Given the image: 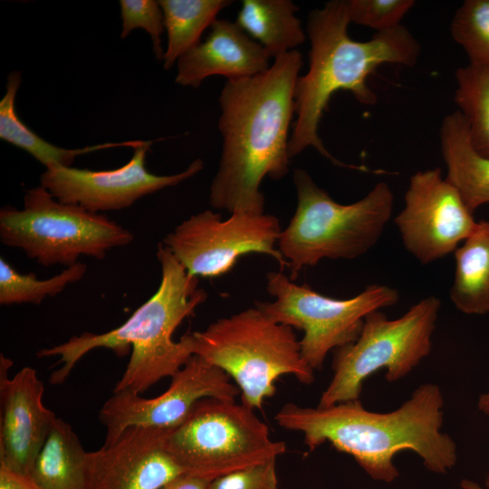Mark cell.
Returning <instances> with one entry per match:
<instances>
[{"label": "cell", "instance_id": "6", "mask_svg": "<svg viewBox=\"0 0 489 489\" xmlns=\"http://www.w3.org/2000/svg\"><path fill=\"white\" fill-rule=\"evenodd\" d=\"M194 355L223 369L242 393V404L260 408L276 392L275 381L285 374L301 383L314 380L304 361L293 328L276 322L257 306L220 318L194 331Z\"/></svg>", "mask_w": 489, "mask_h": 489}, {"label": "cell", "instance_id": "28", "mask_svg": "<svg viewBox=\"0 0 489 489\" xmlns=\"http://www.w3.org/2000/svg\"><path fill=\"white\" fill-rule=\"evenodd\" d=\"M122 18L121 38L126 37L133 29L146 30L153 43V52L158 60H163L165 52L161 47V34L165 29L164 16L158 1L154 0H120Z\"/></svg>", "mask_w": 489, "mask_h": 489}, {"label": "cell", "instance_id": "25", "mask_svg": "<svg viewBox=\"0 0 489 489\" xmlns=\"http://www.w3.org/2000/svg\"><path fill=\"white\" fill-rule=\"evenodd\" d=\"M87 265L77 263L62 273L45 280H39L35 273H21L3 257L0 259V304H39L47 297L62 292L69 284L80 281Z\"/></svg>", "mask_w": 489, "mask_h": 489}, {"label": "cell", "instance_id": "13", "mask_svg": "<svg viewBox=\"0 0 489 489\" xmlns=\"http://www.w3.org/2000/svg\"><path fill=\"white\" fill-rule=\"evenodd\" d=\"M404 202L394 222L405 248L422 264L455 252L477 224L438 168L415 173Z\"/></svg>", "mask_w": 489, "mask_h": 489}, {"label": "cell", "instance_id": "33", "mask_svg": "<svg viewBox=\"0 0 489 489\" xmlns=\"http://www.w3.org/2000/svg\"><path fill=\"white\" fill-rule=\"evenodd\" d=\"M461 489H484L479 484L470 479H462L460 482Z\"/></svg>", "mask_w": 489, "mask_h": 489}, {"label": "cell", "instance_id": "22", "mask_svg": "<svg viewBox=\"0 0 489 489\" xmlns=\"http://www.w3.org/2000/svg\"><path fill=\"white\" fill-rule=\"evenodd\" d=\"M20 83V72H12L7 78L5 94L0 101V138L27 151L46 168H70L76 157L82 154L120 146L134 149L141 143L140 140L105 143L76 149L56 147L33 132L17 116L14 101Z\"/></svg>", "mask_w": 489, "mask_h": 489}, {"label": "cell", "instance_id": "10", "mask_svg": "<svg viewBox=\"0 0 489 489\" xmlns=\"http://www.w3.org/2000/svg\"><path fill=\"white\" fill-rule=\"evenodd\" d=\"M267 292L273 302H255V306L276 322L302 330L300 340L304 361L321 369L327 354L354 342L365 317L371 312L392 306L399 292L388 285L370 284L350 299H335L297 284L282 272L266 274Z\"/></svg>", "mask_w": 489, "mask_h": 489}, {"label": "cell", "instance_id": "14", "mask_svg": "<svg viewBox=\"0 0 489 489\" xmlns=\"http://www.w3.org/2000/svg\"><path fill=\"white\" fill-rule=\"evenodd\" d=\"M152 143L153 140L142 141L134 148L129 162L112 170L48 168L41 175V186L62 203L98 213L127 208L140 197L176 186L203 168L202 159L197 158L180 173L152 174L145 167L146 155Z\"/></svg>", "mask_w": 489, "mask_h": 489}, {"label": "cell", "instance_id": "15", "mask_svg": "<svg viewBox=\"0 0 489 489\" xmlns=\"http://www.w3.org/2000/svg\"><path fill=\"white\" fill-rule=\"evenodd\" d=\"M12 360L0 355V464L30 475L57 417L43 402L36 370L24 367L12 378Z\"/></svg>", "mask_w": 489, "mask_h": 489}, {"label": "cell", "instance_id": "16", "mask_svg": "<svg viewBox=\"0 0 489 489\" xmlns=\"http://www.w3.org/2000/svg\"><path fill=\"white\" fill-rule=\"evenodd\" d=\"M168 429L135 426L87 454L88 489H160L185 473L166 450Z\"/></svg>", "mask_w": 489, "mask_h": 489}, {"label": "cell", "instance_id": "23", "mask_svg": "<svg viewBox=\"0 0 489 489\" xmlns=\"http://www.w3.org/2000/svg\"><path fill=\"white\" fill-rule=\"evenodd\" d=\"M168 34L164 69H170L183 54L199 43L203 32L232 4L228 0H160Z\"/></svg>", "mask_w": 489, "mask_h": 489}, {"label": "cell", "instance_id": "2", "mask_svg": "<svg viewBox=\"0 0 489 489\" xmlns=\"http://www.w3.org/2000/svg\"><path fill=\"white\" fill-rule=\"evenodd\" d=\"M443 407L439 387L425 383L391 412L367 410L360 399L329 408L287 403L274 419L281 427L302 433L310 451L329 442L373 480L391 483L399 476L393 459L401 451L415 452L433 473L446 474L455 465L456 445L441 431Z\"/></svg>", "mask_w": 489, "mask_h": 489}, {"label": "cell", "instance_id": "18", "mask_svg": "<svg viewBox=\"0 0 489 489\" xmlns=\"http://www.w3.org/2000/svg\"><path fill=\"white\" fill-rule=\"evenodd\" d=\"M439 137L447 169L446 179L474 213L489 203V157L473 147L467 124L458 110L443 119Z\"/></svg>", "mask_w": 489, "mask_h": 489}, {"label": "cell", "instance_id": "7", "mask_svg": "<svg viewBox=\"0 0 489 489\" xmlns=\"http://www.w3.org/2000/svg\"><path fill=\"white\" fill-rule=\"evenodd\" d=\"M133 235L99 213L57 200L43 186L29 189L24 206L0 210V240L43 266L70 267L82 255L103 259L112 248L128 245Z\"/></svg>", "mask_w": 489, "mask_h": 489}, {"label": "cell", "instance_id": "26", "mask_svg": "<svg viewBox=\"0 0 489 489\" xmlns=\"http://www.w3.org/2000/svg\"><path fill=\"white\" fill-rule=\"evenodd\" d=\"M450 31L469 64L489 69V0H465L455 11Z\"/></svg>", "mask_w": 489, "mask_h": 489}, {"label": "cell", "instance_id": "19", "mask_svg": "<svg viewBox=\"0 0 489 489\" xmlns=\"http://www.w3.org/2000/svg\"><path fill=\"white\" fill-rule=\"evenodd\" d=\"M87 454L71 425L57 417L29 475L40 489H88Z\"/></svg>", "mask_w": 489, "mask_h": 489}, {"label": "cell", "instance_id": "5", "mask_svg": "<svg viewBox=\"0 0 489 489\" xmlns=\"http://www.w3.org/2000/svg\"><path fill=\"white\" fill-rule=\"evenodd\" d=\"M297 206L277 247L291 270V280L304 267L322 259H355L370 250L389 221L394 196L379 182L361 199L342 205L334 201L302 169L293 171Z\"/></svg>", "mask_w": 489, "mask_h": 489}, {"label": "cell", "instance_id": "8", "mask_svg": "<svg viewBox=\"0 0 489 489\" xmlns=\"http://www.w3.org/2000/svg\"><path fill=\"white\" fill-rule=\"evenodd\" d=\"M164 446L186 474L210 481L287 449L283 441L270 438L253 408L216 398L198 400L180 424L167 430Z\"/></svg>", "mask_w": 489, "mask_h": 489}, {"label": "cell", "instance_id": "3", "mask_svg": "<svg viewBox=\"0 0 489 489\" xmlns=\"http://www.w3.org/2000/svg\"><path fill=\"white\" fill-rule=\"evenodd\" d=\"M350 24L347 0L330 1L308 15L309 69L294 87L296 120L288 153L292 158L312 147L337 166L367 171L363 166L340 161L327 150L318 131L321 116L338 91H350L363 105H374L377 95L367 84L369 75L384 63L415 65L421 47L401 24L359 42L349 36Z\"/></svg>", "mask_w": 489, "mask_h": 489}, {"label": "cell", "instance_id": "27", "mask_svg": "<svg viewBox=\"0 0 489 489\" xmlns=\"http://www.w3.org/2000/svg\"><path fill=\"white\" fill-rule=\"evenodd\" d=\"M414 5L413 0H347L350 24L375 29L377 33L400 25Z\"/></svg>", "mask_w": 489, "mask_h": 489}, {"label": "cell", "instance_id": "29", "mask_svg": "<svg viewBox=\"0 0 489 489\" xmlns=\"http://www.w3.org/2000/svg\"><path fill=\"white\" fill-rule=\"evenodd\" d=\"M276 458L219 476L210 489H277Z\"/></svg>", "mask_w": 489, "mask_h": 489}, {"label": "cell", "instance_id": "31", "mask_svg": "<svg viewBox=\"0 0 489 489\" xmlns=\"http://www.w3.org/2000/svg\"><path fill=\"white\" fill-rule=\"evenodd\" d=\"M210 483L208 479L183 473L160 489H210Z\"/></svg>", "mask_w": 489, "mask_h": 489}, {"label": "cell", "instance_id": "34", "mask_svg": "<svg viewBox=\"0 0 489 489\" xmlns=\"http://www.w3.org/2000/svg\"><path fill=\"white\" fill-rule=\"evenodd\" d=\"M489 489V488H488Z\"/></svg>", "mask_w": 489, "mask_h": 489}, {"label": "cell", "instance_id": "17", "mask_svg": "<svg viewBox=\"0 0 489 489\" xmlns=\"http://www.w3.org/2000/svg\"><path fill=\"white\" fill-rule=\"evenodd\" d=\"M264 47L236 23L216 19L207 38L177 60L176 82L197 88L207 77L227 80L253 77L270 68Z\"/></svg>", "mask_w": 489, "mask_h": 489}, {"label": "cell", "instance_id": "9", "mask_svg": "<svg viewBox=\"0 0 489 489\" xmlns=\"http://www.w3.org/2000/svg\"><path fill=\"white\" fill-rule=\"evenodd\" d=\"M440 305L428 296L395 320L379 310L369 313L359 338L333 350V377L317 407L359 400L364 381L382 369L388 382L407 376L430 353Z\"/></svg>", "mask_w": 489, "mask_h": 489}, {"label": "cell", "instance_id": "24", "mask_svg": "<svg viewBox=\"0 0 489 489\" xmlns=\"http://www.w3.org/2000/svg\"><path fill=\"white\" fill-rule=\"evenodd\" d=\"M455 102L464 117L473 147L489 157V69L467 64L455 72Z\"/></svg>", "mask_w": 489, "mask_h": 489}, {"label": "cell", "instance_id": "32", "mask_svg": "<svg viewBox=\"0 0 489 489\" xmlns=\"http://www.w3.org/2000/svg\"><path fill=\"white\" fill-rule=\"evenodd\" d=\"M477 408L481 412L489 416V391L479 396ZM485 485L489 488V474L485 481Z\"/></svg>", "mask_w": 489, "mask_h": 489}, {"label": "cell", "instance_id": "20", "mask_svg": "<svg viewBox=\"0 0 489 489\" xmlns=\"http://www.w3.org/2000/svg\"><path fill=\"white\" fill-rule=\"evenodd\" d=\"M455 274L449 295L463 313L489 312V221L477 222L471 235L454 252Z\"/></svg>", "mask_w": 489, "mask_h": 489}, {"label": "cell", "instance_id": "12", "mask_svg": "<svg viewBox=\"0 0 489 489\" xmlns=\"http://www.w3.org/2000/svg\"><path fill=\"white\" fill-rule=\"evenodd\" d=\"M221 369L193 355L171 377L166 391L150 398L130 391L112 392L99 418L106 428L104 445L113 443L130 427L172 428L180 424L194 405L205 398L235 400L241 392Z\"/></svg>", "mask_w": 489, "mask_h": 489}, {"label": "cell", "instance_id": "30", "mask_svg": "<svg viewBox=\"0 0 489 489\" xmlns=\"http://www.w3.org/2000/svg\"><path fill=\"white\" fill-rule=\"evenodd\" d=\"M0 489H40L29 475L11 470L0 464Z\"/></svg>", "mask_w": 489, "mask_h": 489}, {"label": "cell", "instance_id": "1", "mask_svg": "<svg viewBox=\"0 0 489 489\" xmlns=\"http://www.w3.org/2000/svg\"><path fill=\"white\" fill-rule=\"evenodd\" d=\"M302 65V53L293 50L274 58L264 72L226 80L219 96L222 153L209 195L214 208L264 213L262 180L289 172L293 92Z\"/></svg>", "mask_w": 489, "mask_h": 489}, {"label": "cell", "instance_id": "21", "mask_svg": "<svg viewBox=\"0 0 489 489\" xmlns=\"http://www.w3.org/2000/svg\"><path fill=\"white\" fill-rule=\"evenodd\" d=\"M297 11L290 0H244L235 23L274 59L306 39Z\"/></svg>", "mask_w": 489, "mask_h": 489}, {"label": "cell", "instance_id": "11", "mask_svg": "<svg viewBox=\"0 0 489 489\" xmlns=\"http://www.w3.org/2000/svg\"><path fill=\"white\" fill-rule=\"evenodd\" d=\"M278 218L270 214L232 213L227 219L211 210L192 215L163 239V245L194 277L221 276L250 253L287 262L278 250L282 233Z\"/></svg>", "mask_w": 489, "mask_h": 489}, {"label": "cell", "instance_id": "4", "mask_svg": "<svg viewBox=\"0 0 489 489\" xmlns=\"http://www.w3.org/2000/svg\"><path fill=\"white\" fill-rule=\"evenodd\" d=\"M157 257L161 267L159 286L124 323L104 333L83 332L37 352L39 358L60 357L62 367L52 373V385L62 384L76 363L94 349H110L122 356L131 347L129 361L112 392L141 395L161 379L172 377L194 355L192 332L178 341L173 340V333L186 318L195 315L207 293L198 286L199 279L189 275L161 243Z\"/></svg>", "mask_w": 489, "mask_h": 489}]
</instances>
